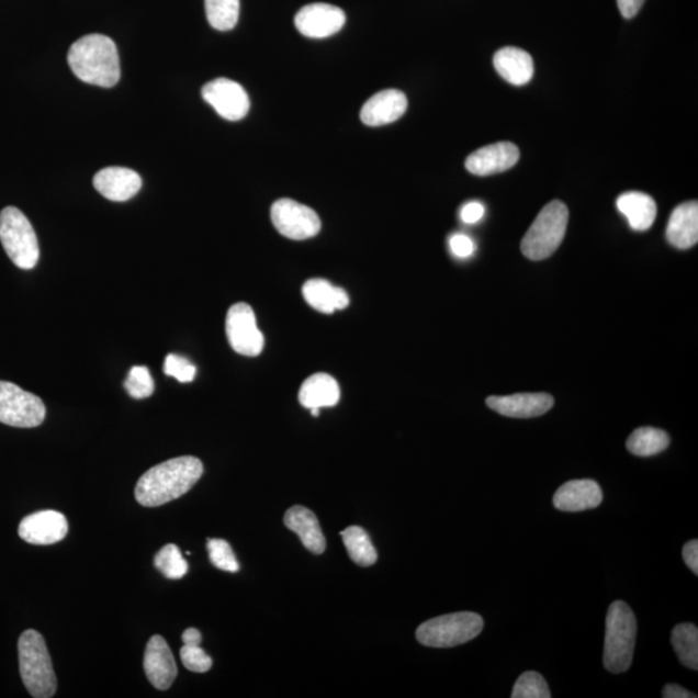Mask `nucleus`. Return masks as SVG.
Listing matches in <instances>:
<instances>
[{
  "label": "nucleus",
  "instance_id": "obj_18",
  "mask_svg": "<svg viewBox=\"0 0 698 698\" xmlns=\"http://www.w3.org/2000/svg\"><path fill=\"white\" fill-rule=\"evenodd\" d=\"M407 109L405 93L398 90H384L374 94L362 106L361 121L367 126L390 125L402 119Z\"/></svg>",
  "mask_w": 698,
  "mask_h": 698
},
{
  "label": "nucleus",
  "instance_id": "obj_12",
  "mask_svg": "<svg viewBox=\"0 0 698 698\" xmlns=\"http://www.w3.org/2000/svg\"><path fill=\"white\" fill-rule=\"evenodd\" d=\"M345 24V11L326 3L305 5L295 16L297 31L308 38H327L340 32Z\"/></svg>",
  "mask_w": 698,
  "mask_h": 698
},
{
  "label": "nucleus",
  "instance_id": "obj_23",
  "mask_svg": "<svg viewBox=\"0 0 698 698\" xmlns=\"http://www.w3.org/2000/svg\"><path fill=\"white\" fill-rule=\"evenodd\" d=\"M340 399V387L334 378L318 373L307 378L300 391V402L305 409H318L336 406Z\"/></svg>",
  "mask_w": 698,
  "mask_h": 698
},
{
  "label": "nucleus",
  "instance_id": "obj_32",
  "mask_svg": "<svg viewBox=\"0 0 698 698\" xmlns=\"http://www.w3.org/2000/svg\"><path fill=\"white\" fill-rule=\"evenodd\" d=\"M207 551L210 562L213 563L217 570L230 573L239 571V564L235 552H233L230 544L227 541L217 540V538H210L207 541Z\"/></svg>",
  "mask_w": 698,
  "mask_h": 698
},
{
  "label": "nucleus",
  "instance_id": "obj_35",
  "mask_svg": "<svg viewBox=\"0 0 698 698\" xmlns=\"http://www.w3.org/2000/svg\"><path fill=\"white\" fill-rule=\"evenodd\" d=\"M164 372L181 383H189L194 380L198 369L191 361L171 353L165 360Z\"/></svg>",
  "mask_w": 698,
  "mask_h": 698
},
{
  "label": "nucleus",
  "instance_id": "obj_17",
  "mask_svg": "<svg viewBox=\"0 0 698 698\" xmlns=\"http://www.w3.org/2000/svg\"><path fill=\"white\" fill-rule=\"evenodd\" d=\"M93 185L105 199L125 202L139 193L143 181L139 173L126 167H106L94 174Z\"/></svg>",
  "mask_w": 698,
  "mask_h": 698
},
{
  "label": "nucleus",
  "instance_id": "obj_33",
  "mask_svg": "<svg viewBox=\"0 0 698 698\" xmlns=\"http://www.w3.org/2000/svg\"><path fill=\"white\" fill-rule=\"evenodd\" d=\"M125 389L128 395L135 399L148 398L155 392V382L150 375L149 369L145 367H134L130 370Z\"/></svg>",
  "mask_w": 698,
  "mask_h": 698
},
{
  "label": "nucleus",
  "instance_id": "obj_27",
  "mask_svg": "<svg viewBox=\"0 0 698 698\" xmlns=\"http://www.w3.org/2000/svg\"><path fill=\"white\" fill-rule=\"evenodd\" d=\"M349 558L360 566H372L376 563L378 554L372 540L365 529L348 527L340 533Z\"/></svg>",
  "mask_w": 698,
  "mask_h": 698
},
{
  "label": "nucleus",
  "instance_id": "obj_22",
  "mask_svg": "<svg viewBox=\"0 0 698 698\" xmlns=\"http://www.w3.org/2000/svg\"><path fill=\"white\" fill-rule=\"evenodd\" d=\"M494 68L508 83L526 86L532 81L534 63L526 50L516 47H505L494 55Z\"/></svg>",
  "mask_w": 698,
  "mask_h": 698
},
{
  "label": "nucleus",
  "instance_id": "obj_34",
  "mask_svg": "<svg viewBox=\"0 0 698 698\" xmlns=\"http://www.w3.org/2000/svg\"><path fill=\"white\" fill-rule=\"evenodd\" d=\"M181 663L193 673H207L213 667V660L200 645H185L180 650Z\"/></svg>",
  "mask_w": 698,
  "mask_h": 698
},
{
  "label": "nucleus",
  "instance_id": "obj_39",
  "mask_svg": "<svg viewBox=\"0 0 698 698\" xmlns=\"http://www.w3.org/2000/svg\"><path fill=\"white\" fill-rule=\"evenodd\" d=\"M644 2L645 0H617L618 9L624 19L635 18Z\"/></svg>",
  "mask_w": 698,
  "mask_h": 698
},
{
  "label": "nucleus",
  "instance_id": "obj_5",
  "mask_svg": "<svg viewBox=\"0 0 698 698\" xmlns=\"http://www.w3.org/2000/svg\"><path fill=\"white\" fill-rule=\"evenodd\" d=\"M570 211L562 201H552L536 217L521 241V251L530 260H544L562 245Z\"/></svg>",
  "mask_w": 698,
  "mask_h": 698
},
{
  "label": "nucleus",
  "instance_id": "obj_1",
  "mask_svg": "<svg viewBox=\"0 0 698 698\" xmlns=\"http://www.w3.org/2000/svg\"><path fill=\"white\" fill-rule=\"evenodd\" d=\"M203 475L199 458H173L145 472L137 482L136 500L144 507H158L184 496Z\"/></svg>",
  "mask_w": 698,
  "mask_h": 698
},
{
  "label": "nucleus",
  "instance_id": "obj_9",
  "mask_svg": "<svg viewBox=\"0 0 698 698\" xmlns=\"http://www.w3.org/2000/svg\"><path fill=\"white\" fill-rule=\"evenodd\" d=\"M271 217L274 228L283 237L304 241L318 235L322 230V221L315 210L302 205V203L282 199L273 203Z\"/></svg>",
  "mask_w": 698,
  "mask_h": 698
},
{
  "label": "nucleus",
  "instance_id": "obj_7",
  "mask_svg": "<svg viewBox=\"0 0 698 698\" xmlns=\"http://www.w3.org/2000/svg\"><path fill=\"white\" fill-rule=\"evenodd\" d=\"M0 243L14 266L33 269L38 264V238L32 223L19 209L10 206L0 213Z\"/></svg>",
  "mask_w": 698,
  "mask_h": 698
},
{
  "label": "nucleus",
  "instance_id": "obj_14",
  "mask_svg": "<svg viewBox=\"0 0 698 698\" xmlns=\"http://www.w3.org/2000/svg\"><path fill=\"white\" fill-rule=\"evenodd\" d=\"M520 158L515 144L502 142L480 148L465 159V169L477 177L504 172L513 169Z\"/></svg>",
  "mask_w": 698,
  "mask_h": 698
},
{
  "label": "nucleus",
  "instance_id": "obj_37",
  "mask_svg": "<svg viewBox=\"0 0 698 698\" xmlns=\"http://www.w3.org/2000/svg\"><path fill=\"white\" fill-rule=\"evenodd\" d=\"M485 214V207L480 202H470L464 205L461 211V219L465 224H475L482 221Z\"/></svg>",
  "mask_w": 698,
  "mask_h": 698
},
{
  "label": "nucleus",
  "instance_id": "obj_36",
  "mask_svg": "<svg viewBox=\"0 0 698 698\" xmlns=\"http://www.w3.org/2000/svg\"><path fill=\"white\" fill-rule=\"evenodd\" d=\"M450 250L458 258H469L472 254L475 252V244L469 236L465 235H454L450 237Z\"/></svg>",
  "mask_w": 698,
  "mask_h": 698
},
{
  "label": "nucleus",
  "instance_id": "obj_10",
  "mask_svg": "<svg viewBox=\"0 0 698 698\" xmlns=\"http://www.w3.org/2000/svg\"><path fill=\"white\" fill-rule=\"evenodd\" d=\"M225 331L233 351L246 358H257L263 351L264 336L259 330L256 314L249 304L232 305L225 319Z\"/></svg>",
  "mask_w": 698,
  "mask_h": 698
},
{
  "label": "nucleus",
  "instance_id": "obj_11",
  "mask_svg": "<svg viewBox=\"0 0 698 698\" xmlns=\"http://www.w3.org/2000/svg\"><path fill=\"white\" fill-rule=\"evenodd\" d=\"M202 98L227 121L243 120L250 111L249 94L241 85L228 78H217L203 86Z\"/></svg>",
  "mask_w": 698,
  "mask_h": 698
},
{
  "label": "nucleus",
  "instance_id": "obj_20",
  "mask_svg": "<svg viewBox=\"0 0 698 698\" xmlns=\"http://www.w3.org/2000/svg\"><path fill=\"white\" fill-rule=\"evenodd\" d=\"M668 244L676 249L687 250L698 241V203H682L673 211L666 229Z\"/></svg>",
  "mask_w": 698,
  "mask_h": 698
},
{
  "label": "nucleus",
  "instance_id": "obj_40",
  "mask_svg": "<svg viewBox=\"0 0 698 698\" xmlns=\"http://www.w3.org/2000/svg\"><path fill=\"white\" fill-rule=\"evenodd\" d=\"M663 697L664 698H696L697 695L693 693H688L687 689L678 685H674V683H671V685H666L664 687Z\"/></svg>",
  "mask_w": 698,
  "mask_h": 698
},
{
  "label": "nucleus",
  "instance_id": "obj_28",
  "mask_svg": "<svg viewBox=\"0 0 698 698\" xmlns=\"http://www.w3.org/2000/svg\"><path fill=\"white\" fill-rule=\"evenodd\" d=\"M672 644L680 664L693 671L698 668V630L694 623H680L672 634Z\"/></svg>",
  "mask_w": 698,
  "mask_h": 698
},
{
  "label": "nucleus",
  "instance_id": "obj_41",
  "mask_svg": "<svg viewBox=\"0 0 698 698\" xmlns=\"http://www.w3.org/2000/svg\"><path fill=\"white\" fill-rule=\"evenodd\" d=\"M185 645H201L202 635L198 629H187L183 634Z\"/></svg>",
  "mask_w": 698,
  "mask_h": 698
},
{
  "label": "nucleus",
  "instance_id": "obj_2",
  "mask_svg": "<svg viewBox=\"0 0 698 698\" xmlns=\"http://www.w3.org/2000/svg\"><path fill=\"white\" fill-rule=\"evenodd\" d=\"M68 63L76 77L86 83L111 89L121 78L119 49L103 34L85 35L72 43Z\"/></svg>",
  "mask_w": 698,
  "mask_h": 698
},
{
  "label": "nucleus",
  "instance_id": "obj_3",
  "mask_svg": "<svg viewBox=\"0 0 698 698\" xmlns=\"http://www.w3.org/2000/svg\"><path fill=\"white\" fill-rule=\"evenodd\" d=\"M20 674L24 685L35 698L53 697L57 679L45 638L38 631L26 630L19 639Z\"/></svg>",
  "mask_w": 698,
  "mask_h": 698
},
{
  "label": "nucleus",
  "instance_id": "obj_21",
  "mask_svg": "<svg viewBox=\"0 0 698 698\" xmlns=\"http://www.w3.org/2000/svg\"><path fill=\"white\" fill-rule=\"evenodd\" d=\"M283 522L288 529L293 530L301 538L303 547L312 554H323L326 549V540L317 516L307 507L294 506L285 514Z\"/></svg>",
  "mask_w": 698,
  "mask_h": 698
},
{
  "label": "nucleus",
  "instance_id": "obj_26",
  "mask_svg": "<svg viewBox=\"0 0 698 698\" xmlns=\"http://www.w3.org/2000/svg\"><path fill=\"white\" fill-rule=\"evenodd\" d=\"M671 446L668 435L653 427H640L630 435L627 447L631 454L652 457L663 453Z\"/></svg>",
  "mask_w": 698,
  "mask_h": 698
},
{
  "label": "nucleus",
  "instance_id": "obj_13",
  "mask_svg": "<svg viewBox=\"0 0 698 698\" xmlns=\"http://www.w3.org/2000/svg\"><path fill=\"white\" fill-rule=\"evenodd\" d=\"M69 532L68 520L61 513L40 511L20 522L19 536L31 544L47 547L64 540Z\"/></svg>",
  "mask_w": 698,
  "mask_h": 698
},
{
  "label": "nucleus",
  "instance_id": "obj_29",
  "mask_svg": "<svg viewBox=\"0 0 698 698\" xmlns=\"http://www.w3.org/2000/svg\"><path fill=\"white\" fill-rule=\"evenodd\" d=\"M207 20L216 31H232L238 23L239 0H205Z\"/></svg>",
  "mask_w": 698,
  "mask_h": 698
},
{
  "label": "nucleus",
  "instance_id": "obj_25",
  "mask_svg": "<svg viewBox=\"0 0 698 698\" xmlns=\"http://www.w3.org/2000/svg\"><path fill=\"white\" fill-rule=\"evenodd\" d=\"M617 207L628 217L630 227L637 232L649 230L656 221V202L649 194L624 193L618 198Z\"/></svg>",
  "mask_w": 698,
  "mask_h": 698
},
{
  "label": "nucleus",
  "instance_id": "obj_24",
  "mask_svg": "<svg viewBox=\"0 0 698 698\" xmlns=\"http://www.w3.org/2000/svg\"><path fill=\"white\" fill-rule=\"evenodd\" d=\"M303 296L312 308L325 315H331L336 311L345 309L349 304L346 290L334 286L323 279H312L304 283Z\"/></svg>",
  "mask_w": 698,
  "mask_h": 698
},
{
  "label": "nucleus",
  "instance_id": "obj_38",
  "mask_svg": "<svg viewBox=\"0 0 698 698\" xmlns=\"http://www.w3.org/2000/svg\"><path fill=\"white\" fill-rule=\"evenodd\" d=\"M683 559L690 571H693L696 576L698 574V541L693 540L686 543V547L683 548Z\"/></svg>",
  "mask_w": 698,
  "mask_h": 698
},
{
  "label": "nucleus",
  "instance_id": "obj_30",
  "mask_svg": "<svg viewBox=\"0 0 698 698\" xmlns=\"http://www.w3.org/2000/svg\"><path fill=\"white\" fill-rule=\"evenodd\" d=\"M156 568L169 579L183 578L188 572V563L177 544H166L155 558Z\"/></svg>",
  "mask_w": 698,
  "mask_h": 698
},
{
  "label": "nucleus",
  "instance_id": "obj_16",
  "mask_svg": "<svg viewBox=\"0 0 698 698\" xmlns=\"http://www.w3.org/2000/svg\"><path fill=\"white\" fill-rule=\"evenodd\" d=\"M554 404V397L549 394H516L486 398V405L492 410L510 418L541 417L551 410Z\"/></svg>",
  "mask_w": 698,
  "mask_h": 698
},
{
  "label": "nucleus",
  "instance_id": "obj_4",
  "mask_svg": "<svg viewBox=\"0 0 698 698\" xmlns=\"http://www.w3.org/2000/svg\"><path fill=\"white\" fill-rule=\"evenodd\" d=\"M638 623L634 612L622 600L610 605L607 615L605 666L608 672L621 674L628 672L637 642Z\"/></svg>",
  "mask_w": 698,
  "mask_h": 698
},
{
  "label": "nucleus",
  "instance_id": "obj_31",
  "mask_svg": "<svg viewBox=\"0 0 698 698\" xmlns=\"http://www.w3.org/2000/svg\"><path fill=\"white\" fill-rule=\"evenodd\" d=\"M513 698H550V688L541 674L527 672L516 680Z\"/></svg>",
  "mask_w": 698,
  "mask_h": 698
},
{
  "label": "nucleus",
  "instance_id": "obj_6",
  "mask_svg": "<svg viewBox=\"0 0 698 698\" xmlns=\"http://www.w3.org/2000/svg\"><path fill=\"white\" fill-rule=\"evenodd\" d=\"M483 629L482 616L458 612L436 617L421 623L416 635L420 644L431 649H453L475 639Z\"/></svg>",
  "mask_w": 698,
  "mask_h": 698
},
{
  "label": "nucleus",
  "instance_id": "obj_19",
  "mask_svg": "<svg viewBox=\"0 0 698 698\" xmlns=\"http://www.w3.org/2000/svg\"><path fill=\"white\" fill-rule=\"evenodd\" d=\"M603 492L594 480H572L560 486L554 496V506L560 511L578 513L600 506Z\"/></svg>",
  "mask_w": 698,
  "mask_h": 698
},
{
  "label": "nucleus",
  "instance_id": "obj_8",
  "mask_svg": "<svg viewBox=\"0 0 698 698\" xmlns=\"http://www.w3.org/2000/svg\"><path fill=\"white\" fill-rule=\"evenodd\" d=\"M46 418V406L38 396L19 385L0 381V424L34 428Z\"/></svg>",
  "mask_w": 698,
  "mask_h": 698
},
{
  "label": "nucleus",
  "instance_id": "obj_15",
  "mask_svg": "<svg viewBox=\"0 0 698 698\" xmlns=\"http://www.w3.org/2000/svg\"><path fill=\"white\" fill-rule=\"evenodd\" d=\"M144 671L151 686L161 690L169 689L177 678V663L169 644L161 635L149 639L144 654Z\"/></svg>",
  "mask_w": 698,
  "mask_h": 698
}]
</instances>
